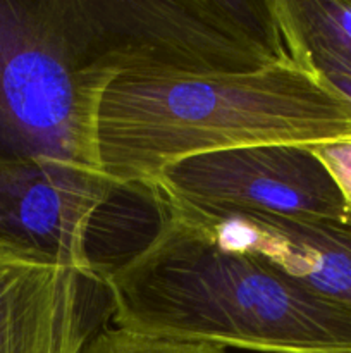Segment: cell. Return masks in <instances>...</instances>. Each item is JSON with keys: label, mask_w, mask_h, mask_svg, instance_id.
<instances>
[{"label": "cell", "mask_w": 351, "mask_h": 353, "mask_svg": "<svg viewBox=\"0 0 351 353\" xmlns=\"http://www.w3.org/2000/svg\"><path fill=\"white\" fill-rule=\"evenodd\" d=\"M114 327L260 353H351V310L160 210L150 240L107 274Z\"/></svg>", "instance_id": "obj_1"}, {"label": "cell", "mask_w": 351, "mask_h": 353, "mask_svg": "<svg viewBox=\"0 0 351 353\" xmlns=\"http://www.w3.org/2000/svg\"><path fill=\"white\" fill-rule=\"evenodd\" d=\"M344 138L350 100L289 59L246 72L114 79L100 100L96 157L110 179L150 190L193 155Z\"/></svg>", "instance_id": "obj_2"}, {"label": "cell", "mask_w": 351, "mask_h": 353, "mask_svg": "<svg viewBox=\"0 0 351 353\" xmlns=\"http://www.w3.org/2000/svg\"><path fill=\"white\" fill-rule=\"evenodd\" d=\"M85 71L117 78L246 72L289 61L274 0H62Z\"/></svg>", "instance_id": "obj_3"}, {"label": "cell", "mask_w": 351, "mask_h": 353, "mask_svg": "<svg viewBox=\"0 0 351 353\" xmlns=\"http://www.w3.org/2000/svg\"><path fill=\"white\" fill-rule=\"evenodd\" d=\"M103 92L79 61L62 0H0V159L100 171Z\"/></svg>", "instance_id": "obj_4"}, {"label": "cell", "mask_w": 351, "mask_h": 353, "mask_svg": "<svg viewBox=\"0 0 351 353\" xmlns=\"http://www.w3.org/2000/svg\"><path fill=\"white\" fill-rule=\"evenodd\" d=\"M158 196L291 217L348 219L351 209L308 145H255L193 155L155 179Z\"/></svg>", "instance_id": "obj_5"}, {"label": "cell", "mask_w": 351, "mask_h": 353, "mask_svg": "<svg viewBox=\"0 0 351 353\" xmlns=\"http://www.w3.org/2000/svg\"><path fill=\"white\" fill-rule=\"evenodd\" d=\"M141 186L52 159H0V241L109 274L93 248L110 207Z\"/></svg>", "instance_id": "obj_6"}, {"label": "cell", "mask_w": 351, "mask_h": 353, "mask_svg": "<svg viewBox=\"0 0 351 353\" xmlns=\"http://www.w3.org/2000/svg\"><path fill=\"white\" fill-rule=\"evenodd\" d=\"M109 317L107 274L0 241V353H83Z\"/></svg>", "instance_id": "obj_7"}, {"label": "cell", "mask_w": 351, "mask_h": 353, "mask_svg": "<svg viewBox=\"0 0 351 353\" xmlns=\"http://www.w3.org/2000/svg\"><path fill=\"white\" fill-rule=\"evenodd\" d=\"M155 200L162 212L217 247L262 259L351 310V217H291L158 195Z\"/></svg>", "instance_id": "obj_8"}, {"label": "cell", "mask_w": 351, "mask_h": 353, "mask_svg": "<svg viewBox=\"0 0 351 353\" xmlns=\"http://www.w3.org/2000/svg\"><path fill=\"white\" fill-rule=\"evenodd\" d=\"M274 10L296 64L351 78V0H274Z\"/></svg>", "instance_id": "obj_9"}, {"label": "cell", "mask_w": 351, "mask_h": 353, "mask_svg": "<svg viewBox=\"0 0 351 353\" xmlns=\"http://www.w3.org/2000/svg\"><path fill=\"white\" fill-rule=\"evenodd\" d=\"M83 353H226V350L212 345L143 336L114 327L96 334Z\"/></svg>", "instance_id": "obj_10"}, {"label": "cell", "mask_w": 351, "mask_h": 353, "mask_svg": "<svg viewBox=\"0 0 351 353\" xmlns=\"http://www.w3.org/2000/svg\"><path fill=\"white\" fill-rule=\"evenodd\" d=\"M351 209V138L308 145Z\"/></svg>", "instance_id": "obj_11"}, {"label": "cell", "mask_w": 351, "mask_h": 353, "mask_svg": "<svg viewBox=\"0 0 351 353\" xmlns=\"http://www.w3.org/2000/svg\"><path fill=\"white\" fill-rule=\"evenodd\" d=\"M317 78L320 81H323L326 85H329L330 88L336 90L339 95H343L344 99L351 102V78L350 76L343 74H319Z\"/></svg>", "instance_id": "obj_12"}]
</instances>
